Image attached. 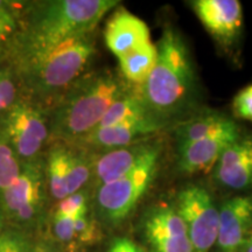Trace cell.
<instances>
[{
    "mask_svg": "<svg viewBox=\"0 0 252 252\" xmlns=\"http://www.w3.org/2000/svg\"><path fill=\"white\" fill-rule=\"evenodd\" d=\"M119 4L116 0H47L24 2L20 30L7 56L13 68L42 58L65 41L93 33Z\"/></svg>",
    "mask_w": 252,
    "mask_h": 252,
    "instance_id": "1",
    "label": "cell"
},
{
    "mask_svg": "<svg viewBox=\"0 0 252 252\" xmlns=\"http://www.w3.org/2000/svg\"><path fill=\"white\" fill-rule=\"evenodd\" d=\"M126 91L108 70L86 72L58 100L49 117V137L77 144L98 126L110 106Z\"/></svg>",
    "mask_w": 252,
    "mask_h": 252,
    "instance_id": "2",
    "label": "cell"
},
{
    "mask_svg": "<svg viewBox=\"0 0 252 252\" xmlns=\"http://www.w3.org/2000/svg\"><path fill=\"white\" fill-rule=\"evenodd\" d=\"M157 50V62L140 96L154 117L165 122L190 105L196 78L187 46L172 27L163 31Z\"/></svg>",
    "mask_w": 252,
    "mask_h": 252,
    "instance_id": "3",
    "label": "cell"
},
{
    "mask_svg": "<svg viewBox=\"0 0 252 252\" xmlns=\"http://www.w3.org/2000/svg\"><path fill=\"white\" fill-rule=\"evenodd\" d=\"M96 48L93 33L65 41L42 58L32 61L17 70L15 77L21 82L32 102L53 104L64 94L78 78L86 74Z\"/></svg>",
    "mask_w": 252,
    "mask_h": 252,
    "instance_id": "4",
    "label": "cell"
},
{
    "mask_svg": "<svg viewBox=\"0 0 252 252\" xmlns=\"http://www.w3.org/2000/svg\"><path fill=\"white\" fill-rule=\"evenodd\" d=\"M161 147L158 144L140 165L119 180L100 185L97 204L102 215L112 223L124 220L132 213L156 178Z\"/></svg>",
    "mask_w": 252,
    "mask_h": 252,
    "instance_id": "5",
    "label": "cell"
},
{
    "mask_svg": "<svg viewBox=\"0 0 252 252\" xmlns=\"http://www.w3.org/2000/svg\"><path fill=\"white\" fill-rule=\"evenodd\" d=\"M0 135L23 161L34 159L49 138V121L41 106L19 98L0 118Z\"/></svg>",
    "mask_w": 252,
    "mask_h": 252,
    "instance_id": "6",
    "label": "cell"
},
{
    "mask_svg": "<svg viewBox=\"0 0 252 252\" xmlns=\"http://www.w3.org/2000/svg\"><path fill=\"white\" fill-rule=\"evenodd\" d=\"M45 173L49 193L61 201L88 184L93 175V160L76 145L58 141L47 156Z\"/></svg>",
    "mask_w": 252,
    "mask_h": 252,
    "instance_id": "7",
    "label": "cell"
},
{
    "mask_svg": "<svg viewBox=\"0 0 252 252\" xmlns=\"http://www.w3.org/2000/svg\"><path fill=\"white\" fill-rule=\"evenodd\" d=\"M176 213L184 220L193 252L209 251L217 241L220 215L209 191L188 186L179 194Z\"/></svg>",
    "mask_w": 252,
    "mask_h": 252,
    "instance_id": "8",
    "label": "cell"
},
{
    "mask_svg": "<svg viewBox=\"0 0 252 252\" xmlns=\"http://www.w3.org/2000/svg\"><path fill=\"white\" fill-rule=\"evenodd\" d=\"M46 184L45 162L37 157L24 161L13 184L0 194L4 212L19 223L33 220L42 207Z\"/></svg>",
    "mask_w": 252,
    "mask_h": 252,
    "instance_id": "9",
    "label": "cell"
},
{
    "mask_svg": "<svg viewBox=\"0 0 252 252\" xmlns=\"http://www.w3.org/2000/svg\"><path fill=\"white\" fill-rule=\"evenodd\" d=\"M144 229L154 252H193L184 220L171 207L153 208L145 220Z\"/></svg>",
    "mask_w": 252,
    "mask_h": 252,
    "instance_id": "10",
    "label": "cell"
},
{
    "mask_svg": "<svg viewBox=\"0 0 252 252\" xmlns=\"http://www.w3.org/2000/svg\"><path fill=\"white\" fill-rule=\"evenodd\" d=\"M193 7L204 28L219 42L229 46L241 34L243 11L238 0H196Z\"/></svg>",
    "mask_w": 252,
    "mask_h": 252,
    "instance_id": "11",
    "label": "cell"
},
{
    "mask_svg": "<svg viewBox=\"0 0 252 252\" xmlns=\"http://www.w3.org/2000/svg\"><path fill=\"white\" fill-rule=\"evenodd\" d=\"M217 244L220 252H238L252 228V197L235 196L219 210Z\"/></svg>",
    "mask_w": 252,
    "mask_h": 252,
    "instance_id": "12",
    "label": "cell"
},
{
    "mask_svg": "<svg viewBox=\"0 0 252 252\" xmlns=\"http://www.w3.org/2000/svg\"><path fill=\"white\" fill-rule=\"evenodd\" d=\"M239 139L238 126L179 146V166L188 174L209 172L219 162L223 152Z\"/></svg>",
    "mask_w": 252,
    "mask_h": 252,
    "instance_id": "13",
    "label": "cell"
},
{
    "mask_svg": "<svg viewBox=\"0 0 252 252\" xmlns=\"http://www.w3.org/2000/svg\"><path fill=\"white\" fill-rule=\"evenodd\" d=\"M163 126V122L156 117L123 123L109 127H97L75 144L94 150H117L140 143L144 138L156 133Z\"/></svg>",
    "mask_w": 252,
    "mask_h": 252,
    "instance_id": "14",
    "label": "cell"
},
{
    "mask_svg": "<svg viewBox=\"0 0 252 252\" xmlns=\"http://www.w3.org/2000/svg\"><path fill=\"white\" fill-rule=\"evenodd\" d=\"M104 39L110 52L117 56V59L151 41L147 25L125 8H119L109 19Z\"/></svg>",
    "mask_w": 252,
    "mask_h": 252,
    "instance_id": "15",
    "label": "cell"
},
{
    "mask_svg": "<svg viewBox=\"0 0 252 252\" xmlns=\"http://www.w3.org/2000/svg\"><path fill=\"white\" fill-rule=\"evenodd\" d=\"M157 145L140 141L130 146L109 151L99 157L97 161H93V175L99 186L119 180L140 165Z\"/></svg>",
    "mask_w": 252,
    "mask_h": 252,
    "instance_id": "16",
    "label": "cell"
},
{
    "mask_svg": "<svg viewBox=\"0 0 252 252\" xmlns=\"http://www.w3.org/2000/svg\"><path fill=\"white\" fill-rule=\"evenodd\" d=\"M216 179L231 189L247 188L252 182V139H239L220 156Z\"/></svg>",
    "mask_w": 252,
    "mask_h": 252,
    "instance_id": "17",
    "label": "cell"
},
{
    "mask_svg": "<svg viewBox=\"0 0 252 252\" xmlns=\"http://www.w3.org/2000/svg\"><path fill=\"white\" fill-rule=\"evenodd\" d=\"M235 122L220 113H206L185 123L178 130L179 146L194 143V141L210 137V135L225 131L235 126Z\"/></svg>",
    "mask_w": 252,
    "mask_h": 252,
    "instance_id": "18",
    "label": "cell"
},
{
    "mask_svg": "<svg viewBox=\"0 0 252 252\" xmlns=\"http://www.w3.org/2000/svg\"><path fill=\"white\" fill-rule=\"evenodd\" d=\"M157 46L150 41L140 48L119 58V67L122 74L127 81L143 86L157 62Z\"/></svg>",
    "mask_w": 252,
    "mask_h": 252,
    "instance_id": "19",
    "label": "cell"
},
{
    "mask_svg": "<svg viewBox=\"0 0 252 252\" xmlns=\"http://www.w3.org/2000/svg\"><path fill=\"white\" fill-rule=\"evenodd\" d=\"M149 117L154 116L144 103L140 94L126 93L110 106L97 127H109Z\"/></svg>",
    "mask_w": 252,
    "mask_h": 252,
    "instance_id": "20",
    "label": "cell"
},
{
    "mask_svg": "<svg viewBox=\"0 0 252 252\" xmlns=\"http://www.w3.org/2000/svg\"><path fill=\"white\" fill-rule=\"evenodd\" d=\"M24 2L0 0V60L7 59L20 30Z\"/></svg>",
    "mask_w": 252,
    "mask_h": 252,
    "instance_id": "21",
    "label": "cell"
},
{
    "mask_svg": "<svg viewBox=\"0 0 252 252\" xmlns=\"http://www.w3.org/2000/svg\"><path fill=\"white\" fill-rule=\"evenodd\" d=\"M20 169V159L0 135V194L13 184Z\"/></svg>",
    "mask_w": 252,
    "mask_h": 252,
    "instance_id": "22",
    "label": "cell"
},
{
    "mask_svg": "<svg viewBox=\"0 0 252 252\" xmlns=\"http://www.w3.org/2000/svg\"><path fill=\"white\" fill-rule=\"evenodd\" d=\"M17 77L11 67L0 63V118L18 99Z\"/></svg>",
    "mask_w": 252,
    "mask_h": 252,
    "instance_id": "23",
    "label": "cell"
},
{
    "mask_svg": "<svg viewBox=\"0 0 252 252\" xmlns=\"http://www.w3.org/2000/svg\"><path fill=\"white\" fill-rule=\"evenodd\" d=\"M88 212V196L83 190L69 195L63 200L59 201L56 207V215L77 217L86 215Z\"/></svg>",
    "mask_w": 252,
    "mask_h": 252,
    "instance_id": "24",
    "label": "cell"
},
{
    "mask_svg": "<svg viewBox=\"0 0 252 252\" xmlns=\"http://www.w3.org/2000/svg\"><path fill=\"white\" fill-rule=\"evenodd\" d=\"M74 229L76 243L93 244L98 238V229L96 223L86 215L77 216L74 220Z\"/></svg>",
    "mask_w": 252,
    "mask_h": 252,
    "instance_id": "25",
    "label": "cell"
},
{
    "mask_svg": "<svg viewBox=\"0 0 252 252\" xmlns=\"http://www.w3.org/2000/svg\"><path fill=\"white\" fill-rule=\"evenodd\" d=\"M0 252H32V248L24 234L7 230L0 236Z\"/></svg>",
    "mask_w": 252,
    "mask_h": 252,
    "instance_id": "26",
    "label": "cell"
},
{
    "mask_svg": "<svg viewBox=\"0 0 252 252\" xmlns=\"http://www.w3.org/2000/svg\"><path fill=\"white\" fill-rule=\"evenodd\" d=\"M76 217H69L56 215L54 217V225L53 230L56 238L63 244L72 245L76 243V237H75V229H74V220Z\"/></svg>",
    "mask_w": 252,
    "mask_h": 252,
    "instance_id": "27",
    "label": "cell"
},
{
    "mask_svg": "<svg viewBox=\"0 0 252 252\" xmlns=\"http://www.w3.org/2000/svg\"><path fill=\"white\" fill-rule=\"evenodd\" d=\"M234 111L237 117L252 123V84L245 87L236 94Z\"/></svg>",
    "mask_w": 252,
    "mask_h": 252,
    "instance_id": "28",
    "label": "cell"
},
{
    "mask_svg": "<svg viewBox=\"0 0 252 252\" xmlns=\"http://www.w3.org/2000/svg\"><path fill=\"white\" fill-rule=\"evenodd\" d=\"M109 252H146L137 243L128 238H118L111 244Z\"/></svg>",
    "mask_w": 252,
    "mask_h": 252,
    "instance_id": "29",
    "label": "cell"
},
{
    "mask_svg": "<svg viewBox=\"0 0 252 252\" xmlns=\"http://www.w3.org/2000/svg\"><path fill=\"white\" fill-rule=\"evenodd\" d=\"M244 248H245V252H252V228L250 230V232H249L247 241H245Z\"/></svg>",
    "mask_w": 252,
    "mask_h": 252,
    "instance_id": "30",
    "label": "cell"
},
{
    "mask_svg": "<svg viewBox=\"0 0 252 252\" xmlns=\"http://www.w3.org/2000/svg\"><path fill=\"white\" fill-rule=\"evenodd\" d=\"M34 252H52V251H49L47 248H36L35 250H34Z\"/></svg>",
    "mask_w": 252,
    "mask_h": 252,
    "instance_id": "31",
    "label": "cell"
},
{
    "mask_svg": "<svg viewBox=\"0 0 252 252\" xmlns=\"http://www.w3.org/2000/svg\"><path fill=\"white\" fill-rule=\"evenodd\" d=\"M0 236H1V223H0Z\"/></svg>",
    "mask_w": 252,
    "mask_h": 252,
    "instance_id": "32",
    "label": "cell"
}]
</instances>
